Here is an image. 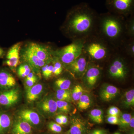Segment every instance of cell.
<instances>
[{
    "mask_svg": "<svg viewBox=\"0 0 134 134\" xmlns=\"http://www.w3.org/2000/svg\"><path fill=\"white\" fill-rule=\"evenodd\" d=\"M98 14L88 3H81L68 11L62 30L72 41L85 39L94 33Z\"/></svg>",
    "mask_w": 134,
    "mask_h": 134,
    "instance_id": "6da1fadb",
    "label": "cell"
},
{
    "mask_svg": "<svg viewBox=\"0 0 134 134\" xmlns=\"http://www.w3.org/2000/svg\"><path fill=\"white\" fill-rule=\"evenodd\" d=\"M126 18L109 12L98 14L94 33L119 49L127 38Z\"/></svg>",
    "mask_w": 134,
    "mask_h": 134,
    "instance_id": "7a4b0ae2",
    "label": "cell"
},
{
    "mask_svg": "<svg viewBox=\"0 0 134 134\" xmlns=\"http://www.w3.org/2000/svg\"><path fill=\"white\" fill-rule=\"evenodd\" d=\"M117 49L95 34L85 39L83 52L89 60L100 61L109 59Z\"/></svg>",
    "mask_w": 134,
    "mask_h": 134,
    "instance_id": "3957f363",
    "label": "cell"
},
{
    "mask_svg": "<svg viewBox=\"0 0 134 134\" xmlns=\"http://www.w3.org/2000/svg\"><path fill=\"white\" fill-rule=\"evenodd\" d=\"M85 40H77L64 47L55 50L54 56L68 66L82 54Z\"/></svg>",
    "mask_w": 134,
    "mask_h": 134,
    "instance_id": "277c9868",
    "label": "cell"
},
{
    "mask_svg": "<svg viewBox=\"0 0 134 134\" xmlns=\"http://www.w3.org/2000/svg\"><path fill=\"white\" fill-rule=\"evenodd\" d=\"M108 12L127 18L134 14V0H106Z\"/></svg>",
    "mask_w": 134,
    "mask_h": 134,
    "instance_id": "5b68a950",
    "label": "cell"
},
{
    "mask_svg": "<svg viewBox=\"0 0 134 134\" xmlns=\"http://www.w3.org/2000/svg\"><path fill=\"white\" fill-rule=\"evenodd\" d=\"M27 46L39 59L46 62L52 61L54 57L55 50L50 46L31 43Z\"/></svg>",
    "mask_w": 134,
    "mask_h": 134,
    "instance_id": "8992f818",
    "label": "cell"
},
{
    "mask_svg": "<svg viewBox=\"0 0 134 134\" xmlns=\"http://www.w3.org/2000/svg\"><path fill=\"white\" fill-rule=\"evenodd\" d=\"M90 62L88 57L82 52V54L68 66L70 72L76 78L83 76Z\"/></svg>",
    "mask_w": 134,
    "mask_h": 134,
    "instance_id": "52a82bcc",
    "label": "cell"
},
{
    "mask_svg": "<svg viewBox=\"0 0 134 134\" xmlns=\"http://www.w3.org/2000/svg\"><path fill=\"white\" fill-rule=\"evenodd\" d=\"M21 50H22L21 49ZM22 51V57L24 60L28 63V65L31 68L34 69L35 72H38L40 68H41L46 64L48 63L39 59L28 48L27 46L24 48Z\"/></svg>",
    "mask_w": 134,
    "mask_h": 134,
    "instance_id": "ba28073f",
    "label": "cell"
},
{
    "mask_svg": "<svg viewBox=\"0 0 134 134\" xmlns=\"http://www.w3.org/2000/svg\"><path fill=\"white\" fill-rule=\"evenodd\" d=\"M22 42H18L12 46L8 51L7 55L6 65L11 68H16L20 63V51Z\"/></svg>",
    "mask_w": 134,
    "mask_h": 134,
    "instance_id": "9c48e42d",
    "label": "cell"
},
{
    "mask_svg": "<svg viewBox=\"0 0 134 134\" xmlns=\"http://www.w3.org/2000/svg\"><path fill=\"white\" fill-rule=\"evenodd\" d=\"M101 73L100 67L92 64L90 61L86 72L83 76L88 86L90 87L94 86L97 82Z\"/></svg>",
    "mask_w": 134,
    "mask_h": 134,
    "instance_id": "30bf717a",
    "label": "cell"
},
{
    "mask_svg": "<svg viewBox=\"0 0 134 134\" xmlns=\"http://www.w3.org/2000/svg\"><path fill=\"white\" fill-rule=\"evenodd\" d=\"M87 129V125L84 121L75 117L72 119L70 129L68 133L69 134H85Z\"/></svg>",
    "mask_w": 134,
    "mask_h": 134,
    "instance_id": "8fae6325",
    "label": "cell"
},
{
    "mask_svg": "<svg viewBox=\"0 0 134 134\" xmlns=\"http://www.w3.org/2000/svg\"><path fill=\"white\" fill-rule=\"evenodd\" d=\"M19 94L16 90H12L5 92L0 95V104L9 106L17 101Z\"/></svg>",
    "mask_w": 134,
    "mask_h": 134,
    "instance_id": "7c38bea8",
    "label": "cell"
},
{
    "mask_svg": "<svg viewBox=\"0 0 134 134\" xmlns=\"http://www.w3.org/2000/svg\"><path fill=\"white\" fill-rule=\"evenodd\" d=\"M119 92V89L115 86L111 85H106L101 89L100 96L104 101H110L116 97Z\"/></svg>",
    "mask_w": 134,
    "mask_h": 134,
    "instance_id": "4fadbf2b",
    "label": "cell"
},
{
    "mask_svg": "<svg viewBox=\"0 0 134 134\" xmlns=\"http://www.w3.org/2000/svg\"><path fill=\"white\" fill-rule=\"evenodd\" d=\"M20 116L23 120L29 124L37 125L40 122V118L38 114L30 110H24L20 114Z\"/></svg>",
    "mask_w": 134,
    "mask_h": 134,
    "instance_id": "5bb4252c",
    "label": "cell"
},
{
    "mask_svg": "<svg viewBox=\"0 0 134 134\" xmlns=\"http://www.w3.org/2000/svg\"><path fill=\"white\" fill-rule=\"evenodd\" d=\"M31 132L30 124L23 120L16 122L12 131V134H30Z\"/></svg>",
    "mask_w": 134,
    "mask_h": 134,
    "instance_id": "9a60e30c",
    "label": "cell"
},
{
    "mask_svg": "<svg viewBox=\"0 0 134 134\" xmlns=\"http://www.w3.org/2000/svg\"><path fill=\"white\" fill-rule=\"evenodd\" d=\"M16 83L15 79L11 74L4 70L0 71V86L10 88Z\"/></svg>",
    "mask_w": 134,
    "mask_h": 134,
    "instance_id": "2e32d148",
    "label": "cell"
},
{
    "mask_svg": "<svg viewBox=\"0 0 134 134\" xmlns=\"http://www.w3.org/2000/svg\"><path fill=\"white\" fill-rule=\"evenodd\" d=\"M43 89L42 85L38 84L30 87L26 93V97L29 101H34L38 98Z\"/></svg>",
    "mask_w": 134,
    "mask_h": 134,
    "instance_id": "e0dca14e",
    "label": "cell"
},
{
    "mask_svg": "<svg viewBox=\"0 0 134 134\" xmlns=\"http://www.w3.org/2000/svg\"><path fill=\"white\" fill-rule=\"evenodd\" d=\"M119 49L122 50L125 54L130 57H134V38H127L125 40Z\"/></svg>",
    "mask_w": 134,
    "mask_h": 134,
    "instance_id": "ac0fdd59",
    "label": "cell"
},
{
    "mask_svg": "<svg viewBox=\"0 0 134 134\" xmlns=\"http://www.w3.org/2000/svg\"><path fill=\"white\" fill-rule=\"evenodd\" d=\"M42 110L46 112L55 113L58 110L56 101L52 99H48L44 100L41 105Z\"/></svg>",
    "mask_w": 134,
    "mask_h": 134,
    "instance_id": "d6986e66",
    "label": "cell"
},
{
    "mask_svg": "<svg viewBox=\"0 0 134 134\" xmlns=\"http://www.w3.org/2000/svg\"><path fill=\"white\" fill-rule=\"evenodd\" d=\"M108 75L111 77L117 79H124L127 75L126 74L110 63L107 69Z\"/></svg>",
    "mask_w": 134,
    "mask_h": 134,
    "instance_id": "ffe728a7",
    "label": "cell"
},
{
    "mask_svg": "<svg viewBox=\"0 0 134 134\" xmlns=\"http://www.w3.org/2000/svg\"><path fill=\"white\" fill-rule=\"evenodd\" d=\"M134 14L126 18V33L128 38H134Z\"/></svg>",
    "mask_w": 134,
    "mask_h": 134,
    "instance_id": "44dd1931",
    "label": "cell"
},
{
    "mask_svg": "<svg viewBox=\"0 0 134 134\" xmlns=\"http://www.w3.org/2000/svg\"><path fill=\"white\" fill-rule=\"evenodd\" d=\"M90 118L93 122L101 124L103 121V113L100 109H94L91 111L89 114Z\"/></svg>",
    "mask_w": 134,
    "mask_h": 134,
    "instance_id": "7402d4cb",
    "label": "cell"
},
{
    "mask_svg": "<svg viewBox=\"0 0 134 134\" xmlns=\"http://www.w3.org/2000/svg\"><path fill=\"white\" fill-rule=\"evenodd\" d=\"M91 99L88 95L83 94L77 102V107L81 110H86L90 107Z\"/></svg>",
    "mask_w": 134,
    "mask_h": 134,
    "instance_id": "603a6c76",
    "label": "cell"
},
{
    "mask_svg": "<svg viewBox=\"0 0 134 134\" xmlns=\"http://www.w3.org/2000/svg\"><path fill=\"white\" fill-rule=\"evenodd\" d=\"M123 103L124 106L127 108L134 106V89H132L125 92Z\"/></svg>",
    "mask_w": 134,
    "mask_h": 134,
    "instance_id": "cb8c5ba5",
    "label": "cell"
},
{
    "mask_svg": "<svg viewBox=\"0 0 134 134\" xmlns=\"http://www.w3.org/2000/svg\"><path fill=\"white\" fill-rule=\"evenodd\" d=\"M10 124L11 120L7 114H0V133L7 129L10 126Z\"/></svg>",
    "mask_w": 134,
    "mask_h": 134,
    "instance_id": "d4e9b609",
    "label": "cell"
},
{
    "mask_svg": "<svg viewBox=\"0 0 134 134\" xmlns=\"http://www.w3.org/2000/svg\"><path fill=\"white\" fill-rule=\"evenodd\" d=\"M132 115L130 114L125 113L122 114L119 118V124L121 128H127L129 127L130 121Z\"/></svg>",
    "mask_w": 134,
    "mask_h": 134,
    "instance_id": "484cf974",
    "label": "cell"
},
{
    "mask_svg": "<svg viewBox=\"0 0 134 134\" xmlns=\"http://www.w3.org/2000/svg\"><path fill=\"white\" fill-rule=\"evenodd\" d=\"M71 81L64 78H60L55 81V84L60 89L68 90L71 85Z\"/></svg>",
    "mask_w": 134,
    "mask_h": 134,
    "instance_id": "4316f807",
    "label": "cell"
},
{
    "mask_svg": "<svg viewBox=\"0 0 134 134\" xmlns=\"http://www.w3.org/2000/svg\"><path fill=\"white\" fill-rule=\"evenodd\" d=\"M53 74L55 76L59 75L63 71L62 63L58 59V58L54 56L53 58Z\"/></svg>",
    "mask_w": 134,
    "mask_h": 134,
    "instance_id": "83f0119b",
    "label": "cell"
},
{
    "mask_svg": "<svg viewBox=\"0 0 134 134\" xmlns=\"http://www.w3.org/2000/svg\"><path fill=\"white\" fill-rule=\"evenodd\" d=\"M83 90L82 87L79 85H76L74 87L71 93L72 98L75 101H78L83 95Z\"/></svg>",
    "mask_w": 134,
    "mask_h": 134,
    "instance_id": "f1b7e54d",
    "label": "cell"
},
{
    "mask_svg": "<svg viewBox=\"0 0 134 134\" xmlns=\"http://www.w3.org/2000/svg\"><path fill=\"white\" fill-rule=\"evenodd\" d=\"M31 72V68L28 64H24L19 66L18 70V74L22 77H26Z\"/></svg>",
    "mask_w": 134,
    "mask_h": 134,
    "instance_id": "f546056e",
    "label": "cell"
},
{
    "mask_svg": "<svg viewBox=\"0 0 134 134\" xmlns=\"http://www.w3.org/2000/svg\"><path fill=\"white\" fill-rule=\"evenodd\" d=\"M58 109L62 112L68 113L70 109L69 104L67 101L58 100L56 101Z\"/></svg>",
    "mask_w": 134,
    "mask_h": 134,
    "instance_id": "4dcf8cb0",
    "label": "cell"
},
{
    "mask_svg": "<svg viewBox=\"0 0 134 134\" xmlns=\"http://www.w3.org/2000/svg\"><path fill=\"white\" fill-rule=\"evenodd\" d=\"M49 63L46 64L41 68L43 75L46 78L50 77L53 75V65H49Z\"/></svg>",
    "mask_w": 134,
    "mask_h": 134,
    "instance_id": "1f68e13d",
    "label": "cell"
},
{
    "mask_svg": "<svg viewBox=\"0 0 134 134\" xmlns=\"http://www.w3.org/2000/svg\"><path fill=\"white\" fill-rule=\"evenodd\" d=\"M49 129L52 132L56 133H59L62 132V129L61 125L56 122H51L48 125Z\"/></svg>",
    "mask_w": 134,
    "mask_h": 134,
    "instance_id": "d6a6232c",
    "label": "cell"
},
{
    "mask_svg": "<svg viewBox=\"0 0 134 134\" xmlns=\"http://www.w3.org/2000/svg\"><path fill=\"white\" fill-rule=\"evenodd\" d=\"M107 114L108 115L119 117L121 114V111L118 107L115 106H111L108 109Z\"/></svg>",
    "mask_w": 134,
    "mask_h": 134,
    "instance_id": "836d02e7",
    "label": "cell"
},
{
    "mask_svg": "<svg viewBox=\"0 0 134 134\" xmlns=\"http://www.w3.org/2000/svg\"><path fill=\"white\" fill-rule=\"evenodd\" d=\"M107 121L109 124L111 125H119V118L118 116L108 115Z\"/></svg>",
    "mask_w": 134,
    "mask_h": 134,
    "instance_id": "e575fe53",
    "label": "cell"
},
{
    "mask_svg": "<svg viewBox=\"0 0 134 134\" xmlns=\"http://www.w3.org/2000/svg\"><path fill=\"white\" fill-rule=\"evenodd\" d=\"M56 97L58 100L69 102L72 98L71 95H60L56 93Z\"/></svg>",
    "mask_w": 134,
    "mask_h": 134,
    "instance_id": "d590c367",
    "label": "cell"
},
{
    "mask_svg": "<svg viewBox=\"0 0 134 134\" xmlns=\"http://www.w3.org/2000/svg\"><path fill=\"white\" fill-rule=\"evenodd\" d=\"M56 93L60 94V95H71V93L68 90H62V89L58 90L56 92Z\"/></svg>",
    "mask_w": 134,
    "mask_h": 134,
    "instance_id": "8d00e7d4",
    "label": "cell"
},
{
    "mask_svg": "<svg viewBox=\"0 0 134 134\" xmlns=\"http://www.w3.org/2000/svg\"><path fill=\"white\" fill-rule=\"evenodd\" d=\"M36 81H37V78L35 79H26V85L27 86L30 88L33 86Z\"/></svg>",
    "mask_w": 134,
    "mask_h": 134,
    "instance_id": "74e56055",
    "label": "cell"
},
{
    "mask_svg": "<svg viewBox=\"0 0 134 134\" xmlns=\"http://www.w3.org/2000/svg\"><path fill=\"white\" fill-rule=\"evenodd\" d=\"M105 131L101 129L96 130L89 134H105Z\"/></svg>",
    "mask_w": 134,
    "mask_h": 134,
    "instance_id": "f35d334b",
    "label": "cell"
},
{
    "mask_svg": "<svg viewBox=\"0 0 134 134\" xmlns=\"http://www.w3.org/2000/svg\"><path fill=\"white\" fill-rule=\"evenodd\" d=\"M59 116L62 120L63 125L67 124L68 122V119L66 116L64 115H59Z\"/></svg>",
    "mask_w": 134,
    "mask_h": 134,
    "instance_id": "ab89813d",
    "label": "cell"
},
{
    "mask_svg": "<svg viewBox=\"0 0 134 134\" xmlns=\"http://www.w3.org/2000/svg\"><path fill=\"white\" fill-rule=\"evenodd\" d=\"M129 127H130L131 128L133 129L134 128V116H132L131 117L130 121Z\"/></svg>",
    "mask_w": 134,
    "mask_h": 134,
    "instance_id": "60d3db41",
    "label": "cell"
},
{
    "mask_svg": "<svg viewBox=\"0 0 134 134\" xmlns=\"http://www.w3.org/2000/svg\"><path fill=\"white\" fill-rule=\"evenodd\" d=\"M55 121H56V123L59 124L60 125H63L62 120L61 119L59 115H58L55 118Z\"/></svg>",
    "mask_w": 134,
    "mask_h": 134,
    "instance_id": "b9f144b4",
    "label": "cell"
},
{
    "mask_svg": "<svg viewBox=\"0 0 134 134\" xmlns=\"http://www.w3.org/2000/svg\"><path fill=\"white\" fill-rule=\"evenodd\" d=\"M4 54V50H3V48H2L1 47H0V58L2 57L3 54Z\"/></svg>",
    "mask_w": 134,
    "mask_h": 134,
    "instance_id": "7bdbcfd3",
    "label": "cell"
},
{
    "mask_svg": "<svg viewBox=\"0 0 134 134\" xmlns=\"http://www.w3.org/2000/svg\"><path fill=\"white\" fill-rule=\"evenodd\" d=\"M113 134H121L120 133H119V132H115V133H114Z\"/></svg>",
    "mask_w": 134,
    "mask_h": 134,
    "instance_id": "ee69618b",
    "label": "cell"
},
{
    "mask_svg": "<svg viewBox=\"0 0 134 134\" xmlns=\"http://www.w3.org/2000/svg\"><path fill=\"white\" fill-rule=\"evenodd\" d=\"M130 134H134V133H133H133H131Z\"/></svg>",
    "mask_w": 134,
    "mask_h": 134,
    "instance_id": "f6af8a7d",
    "label": "cell"
},
{
    "mask_svg": "<svg viewBox=\"0 0 134 134\" xmlns=\"http://www.w3.org/2000/svg\"><path fill=\"white\" fill-rule=\"evenodd\" d=\"M69 134V133H68H68H66V134Z\"/></svg>",
    "mask_w": 134,
    "mask_h": 134,
    "instance_id": "bcb514c9",
    "label": "cell"
}]
</instances>
